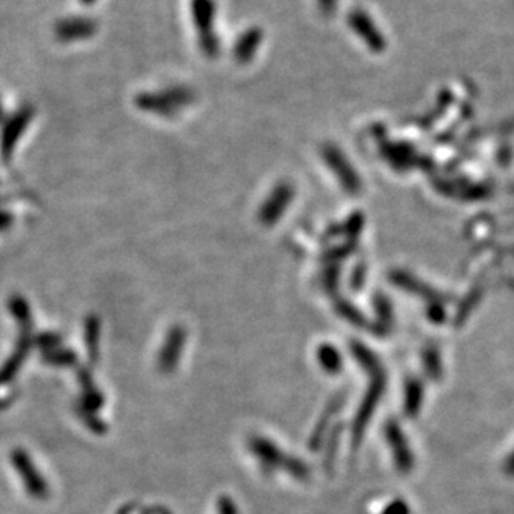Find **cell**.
I'll return each instance as SVG.
<instances>
[{
    "instance_id": "1",
    "label": "cell",
    "mask_w": 514,
    "mask_h": 514,
    "mask_svg": "<svg viewBox=\"0 0 514 514\" xmlns=\"http://www.w3.org/2000/svg\"><path fill=\"white\" fill-rule=\"evenodd\" d=\"M190 102V92L186 89H170V91L159 93H146L139 97V105L147 111L157 112V114H170L175 109Z\"/></svg>"
},
{
    "instance_id": "2",
    "label": "cell",
    "mask_w": 514,
    "mask_h": 514,
    "mask_svg": "<svg viewBox=\"0 0 514 514\" xmlns=\"http://www.w3.org/2000/svg\"><path fill=\"white\" fill-rule=\"evenodd\" d=\"M12 465L15 466V469H19L21 478L25 484L27 491L38 500L47 496V484L44 479L41 478V474L37 473L32 461H29L27 454L23 451H14L12 453Z\"/></svg>"
},
{
    "instance_id": "3",
    "label": "cell",
    "mask_w": 514,
    "mask_h": 514,
    "mask_svg": "<svg viewBox=\"0 0 514 514\" xmlns=\"http://www.w3.org/2000/svg\"><path fill=\"white\" fill-rule=\"evenodd\" d=\"M194 17L202 37V47H205L209 54L216 52V38L212 34V17L214 5L210 0H194Z\"/></svg>"
},
{
    "instance_id": "4",
    "label": "cell",
    "mask_w": 514,
    "mask_h": 514,
    "mask_svg": "<svg viewBox=\"0 0 514 514\" xmlns=\"http://www.w3.org/2000/svg\"><path fill=\"white\" fill-rule=\"evenodd\" d=\"M349 25L356 30V34L359 35L362 41L368 42V45L372 50H383L384 49V41L381 37L379 32H376V27L372 25L371 19L364 14V12L356 10L349 15Z\"/></svg>"
},
{
    "instance_id": "5",
    "label": "cell",
    "mask_w": 514,
    "mask_h": 514,
    "mask_svg": "<svg viewBox=\"0 0 514 514\" xmlns=\"http://www.w3.org/2000/svg\"><path fill=\"white\" fill-rule=\"evenodd\" d=\"M260 38H262V32L259 29L249 30L247 34H244L243 37L237 41L236 45V57L239 62H249L252 56L256 54V50L259 49Z\"/></svg>"
},
{
    "instance_id": "6",
    "label": "cell",
    "mask_w": 514,
    "mask_h": 514,
    "mask_svg": "<svg viewBox=\"0 0 514 514\" xmlns=\"http://www.w3.org/2000/svg\"><path fill=\"white\" fill-rule=\"evenodd\" d=\"M319 3H321V9L329 14V12H333L336 0H319Z\"/></svg>"
},
{
    "instance_id": "7",
    "label": "cell",
    "mask_w": 514,
    "mask_h": 514,
    "mask_svg": "<svg viewBox=\"0 0 514 514\" xmlns=\"http://www.w3.org/2000/svg\"><path fill=\"white\" fill-rule=\"evenodd\" d=\"M508 471H511V473L514 474V458L511 459V462H509V467H508Z\"/></svg>"
}]
</instances>
